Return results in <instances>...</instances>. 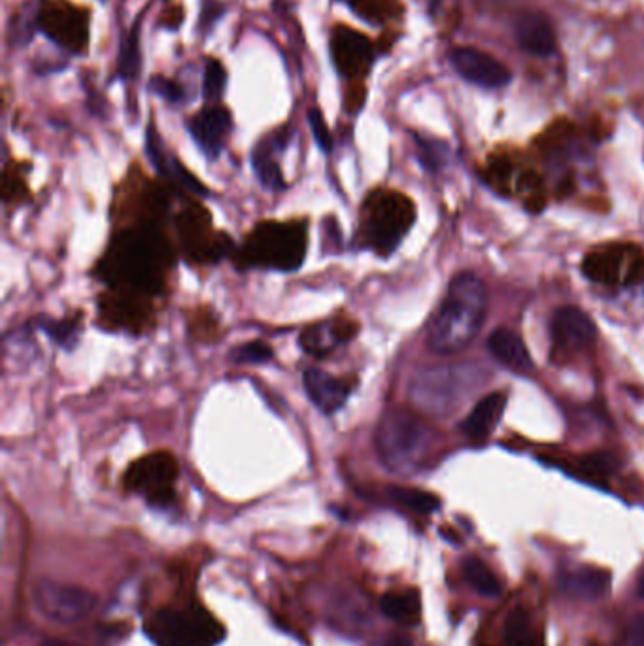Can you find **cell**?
Wrapping results in <instances>:
<instances>
[{
	"label": "cell",
	"instance_id": "cell-5",
	"mask_svg": "<svg viewBox=\"0 0 644 646\" xmlns=\"http://www.w3.org/2000/svg\"><path fill=\"white\" fill-rule=\"evenodd\" d=\"M416 221V206L401 191L378 187L361 204L357 237L363 248L388 257L407 237Z\"/></svg>",
	"mask_w": 644,
	"mask_h": 646
},
{
	"label": "cell",
	"instance_id": "cell-26",
	"mask_svg": "<svg viewBox=\"0 0 644 646\" xmlns=\"http://www.w3.org/2000/svg\"><path fill=\"white\" fill-rule=\"evenodd\" d=\"M463 575H465V580L471 584V588L480 595L497 597L503 592L499 578L495 577L492 569L478 558H467L463 561Z\"/></svg>",
	"mask_w": 644,
	"mask_h": 646
},
{
	"label": "cell",
	"instance_id": "cell-31",
	"mask_svg": "<svg viewBox=\"0 0 644 646\" xmlns=\"http://www.w3.org/2000/svg\"><path fill=\"white\" fill-rule=\"evenodd\" d=\"M82 312L74 318H68V320H61V322H48L44 323V331H48L51 339L55 340L57 344L65 346V348H70V344L76 340L78 333H80V327H82Z\"/></svg>",
	"mask_w": 644,
	"mask_h": 646
},
{
	"label": "cell",
	"instance_id": "cell-14",
	"mask_svg": "<svg viewBox=\"0 0 644 646\" xmlns=\"http://www.w3.org/2000/svg\"><path fill=\"white\" fill-rule=\"evenodd\" d=\"M357 333L359 323L346 314H339L335 318L306 325L301 333V346L310 356L327 357L340 346L352 342Z\"/></svg>",
	"mask_w": 644,
	"mask_h": 646
},
{
	"label": "cell",
	"instance_id": "cell-15",
	"mask_svg": "<svg viewBox=\"0 0 644 646\" xmlns=\"http://www.w3.org/2000/svg\"><path fill=\"white\" fill-rule=\"evenodd\" d=\"M552 340L556 350L578 352L592 346L597 337L594 320L577 306H563L556 310L552 323Z\"/></svg>",
	"mask_w": 644,
	"mask_h": 646
},
{
	"label": "cell",
	"instance_id": "cell-28",
	"mask_svg": "<svg viewBox=\"0 0 644 646\" xmlns=\"http://www.w3.org/2000/svg\"><path fill=\"white\" fill-rule=\"evenodd\" d=\"M391 499L405 507V509L418 512V514H431L441 507V501L437 495L424 492V490H414V488H391Z\"/></svg>",
	"mask_w": 644,
	"mask_h": 646
},
{
	"label": "cell",
	"instance_id": "cell-2",
	"mask_svg": "<svg viewBox=\"0 0 644 646\" xmlns=\"http://www.w3.org/2000/svg\"><path fill=\"white\" fill-rule=\"evenodd\" d=\"M488 310V289L473 272H461L446 289L427 331L435 354L461 352L480 331Z\"/></svg>",
	"mask_w": 644,
	"mask_h": 646
},
{
	"label": "cell",
	"instance_id": "cell-24",
	"mask_svg": "<svg viewBox=\"0 0 644 646\" xmlns=\"http://www.w3.org/2000/svg\"><path fill=\"white\" fill-rule=\"evenodd\" d=\"M380 609L390 618L405 626H414L420 620L422 605L420 595L414 590L408 592H390L380 599Z\"/></svg>",
	"mask_w": 644,
	"mask_h": 646
},
{
	"label": "cell",
	"instance_id": "cell-17",
	"mask_svg": "<svg viewBox=\"0 0 644 646\" xmlns=\"http://www.w3.org/2000/svg\"><path fill=\"white\" fill-rule=\"evenodd\" d=\"M331 51L335 67L342 76H365L373 65V46L369 38L350 27H339L335 31Z\"/></svg>",
	"mask_w": 644,
	"mask_h": 646
},
{
	"label": "cell",
	"instance_id": "cell-25",
	"mask_svg": "<svg viewBox=\"0 0 644 646\" xmlns=\"http://www.w3.org/2000/svg\"><path fill=\"white\" fill-rule=\"evenodd\" d=\"M505 643L507 646H543V641L533 631L529 612L524 607L512 609L507 616Z\"/></svg>",
	"mask_w": 644,
	"mask_h": 646
},
{
	"label": "cell",
	"instance_id": "cell-18",
	"mask_svg": "<svg viewBox=\"0 0 644 646\" xmlns=\"http://www.w3.org/2000/svg\"><path fill=\"white\" fill-rule=\"evenodd\" d=\"M187 129L210 159L220 155L225 136L231 131V114L223 106H208L187 121Z\"/></svg>",
	"mask_w": 644,
	"mask_h": 646
},
{
	"label": "cell",
	"instance_id": "cell-1",
	"mask_svg": "<svg viewBox=\"0 0 644 646\" xmlns=\"http://www.w3.org/2000/svg\"><path fill=\"white\" fill-rule=\"evenodd\" d=\"M174 263L169 238L157 221H135L118 231L102 255L97 272L110 289L159 295Z\"/></svg>",
	"mask_w": 644,
	"mask_h": 646
},
{
	"label": "cell",
	"instance_id": "cell-41",
	"mask_svg": "<svg viewBox=\"0 0 644 646\" xmlns=\"http://www.w3.org/2000/svg\"><path fill=\"white\" fill-rule=\"evenodd\" d=\"M40 646H80V645H72V643H67V641H59V639H50V641H46V643H42Z\"/></svg>",
	"mask_w": 644,
	"mask_h": 646
},
{
	"label": "cell",
	"instance_id": "cell-38",
	"mask_svg": "<svg viewBox=\"0 0 644 646\" xmlns=\"http://www.w3.org/2000/svg\"><path fill=\"white\" fill-rule=\"evenodd\" d=\"M629 646H644V614H639L631 620L628 629Z\"/></svg>",
	"mask_w": 644,
	"mask_h": 646
},
{
	"label": "cell",
	"instance_id": "cell-29",
	"mask_svg": "<svg viewBox=\"0 0 644 646\" xmlns=\"http://www.w3.org/2000/svg\"><path fill=\"white\" fill-rule=\"evenodd\" d=\"M140 72V27L135 23L133 31L123 40L119 51V76L133 80Z\"/></svg>",
	"mask_w": 644,
	"mask_h": 646
},
{
	"label": "cell",
	"instance_id": "cell-27",
	"mask_svg": "<svg viewBox=\"0 0 644 646\" xmlns=\"http://www.w3.org/2000/svg\"><path fill=\"white\" fill-rule=\"evenodd\" d=\"M40 6L38 2H27L19 12H17L12 25H10V38L14 46H25L34 36L36 27L40 25Z\"/></svg>",
	"mask_w": 644,
	"mask_h": 646
},
{
	"label": "cell",
	"instance_id": "cell-21",
	"mask_svg": "<svg viewBox=\"0 0 644 646\" xmlns=\"http://www.w3.org/2000/svg\"><path fill=\"white\" fill-rule=\"evenodd\" d=\"M288 140L289 136L286 133H274L269 140H263L252 155L255 174L259 178V182L271 191L286 189V180H284L280 165L276 161V152H282L286 148Z\"/></svg>",
	"mask_w": 644,
	"mask_h": 646
},
{
	"label": "cell",
	"instance_id": "cell-42",
	"mask_svg": "<svg viewBox=\"0 0 644 646\" xmlns=\"http://www.w3.org/2000/svg\"><path fill=\"white\" fill-rule=\"evenodd\" d=\"M637 594H639V597H643L644 599V575L643 577L639 578V584H637Z\"/></svg>",
	"mask_w": 644,
	"mask_h": 646
},
{
	"label": "cell",
	"instance_id": "cell-10",
	"mask_svg": "<svg viewBox=\"0 0 644 646\" xmlns=\"http://www.w3.org/2000/svg\"><path fill=\"white\" fill-rule=\"evenodd\" d=\"M582 272L603 286H635L644 282V252L633 244H611L586 255Z\"/></svg>",
	"mask_w": 644,
	"mask_h": 646
},
{
	"label": "cell",
	"instance_id": "cell-11",
	"mask_svg": "<svg viewBox=\"0 0 644 646\" xmlns=\"http://www.w3.org/2000/svg\"><path fill=\"white\" fill-rule=\"evenodd\" d=\"M34 605L51 622L76 624L95 609L97 597L80 586H68L51 580L36 584Z\"/></svg>",
	"mask_w": 644,
	"mask_h": 646
},
{
	"label": "cell",
	"instance_id": "cell-3",
	"mask_svg": "<svg viewBox=\"0 0 644 646\" xmlns=\"http://www.w3.org/2000/svg\"><path fill=\"white\" fill-rule=\"evenodd\" d=\"M308 221H259L244 238L237 261L242 269L297 271L305 263Z\"/></svg>",
	"mask_w": 644,
	"mask_h": 646
},
{
	"label": "cell",
	"instance_id": "cell-13",
	"mask_svg": "<svg viewBox=\"0 0 644 646\" xmlns=\"http://www.w3.org/2000/svg\"><path fill=\"white\" fill-rule=\"evenodd\" d=\"M450 63L459 76L471 84L497 89L510 82L509 68L492 55L475 48H456L450 53Z\"/></svg>",
	"mask_w": 644,
	"mask_h": 646
},
{
	"label": "cell",
	"instance_id": "cell-8",
	"mask_svg": "<svg viewBox=\"0 0 644 646\" xmlns=\"http://www.w3.org/2000/svg\"><path fill=\"white\" fill-rule=\"evenodd\" d=\"M146 629L157 646H214L223 639L220 624L197 612L163 609L153 614Z\"/></svg>",
	"mask_w": 644,
	"mask_h": 646
},
{
	"label": "cell",
	"instance_id": "cell-40",
	"mask_svg": "<svg viewBox=\"0 0 644 646\" xmlns=\"http://www.w3.org/2000/svg\"><path fill=\"white\" fill-rule=\"evenodd\" d=\"M374 646H412V643H410V639L403 637V635H391V637L382 639L380 643H376Z\"/></svg>",
	"mask_w": 644,
	"mask_h": 646
},
{
	"label": "cell",
	"instance_id": "cell-33",
	"mask_svg": "<svg viewBox=\"0 0 644 646\" xmlns=\"http://www.w3.org/2000/svg\"><path fill=\"white\" fill-rule=\"evenodd\" d=\"M272 356H274V352H272L271 346L261 340L246 342L233 350V359L237 363H248V365L267 363V361H271Z\"/></svg>",
	"mask_w": 644,
	"mask_h": 646
},
{
	"label": "cell",
	"instance_id": "cell-16",
	"mask_svg": "<svg viewBox=\"0 0 644 646\" xmlns=\"http://www.w3.org/2000/svg\"><path fill=\"white\" fill-rule=\"evenodd\" d=\"M357 376H335L322 369H308L305 373V390L314 407L323 414H335L346 405L350 395L356 391Z\"/></svg>",
	"mask_w": 644,
	"mask_h": 646
},
{
	"label": "cell",
	"instance_id": "cell-12",
	"mask_svg": "<svg viewBox=\"0 0 644 646\" xmlns=\"http://www.w3.org/2000/svg\"><path fill=\"white\" fill-rule=\"evenodd\" d=\"M101 316L108 325L142 333L153 322L152 297L110 289L101 297Z\"/></svg>",
	"mask_w": 644,
	"mask_h": 646
},
{
	"label": "cell",
	"instance_id": "cell-19",
	"mask_svg": "<svg viewBox=\"0 0 644 646\" xmlns=\"http://www.w3.org/2000/svg\"><path fill=\"white\" fill-rule=\"evenodd\" d=\"M505 407H507V397L501 391L482 397L471 410V414L465 418V422L461 424V431L471 441H486L492 435L493 429L501 422Z\"/></svg>",
	"mask_w": 644,
	"mask_h": 646
},
{
	"label": "cell",
	"instance_id": "cell-39",
	"mask_svg": "<svg viewBox=\"0 0 644 646\" xmlns=\"http://www.w3.org/2000/svg\"><path fill=\"white\" fill-rule=\"evenodd\" d=\"M208 4H210V10H208V6H206V4L203 6V17H201V25H203V27H206V25H212V23L221 16V12H223V6H221L220 2H216V0H208Z\"/></svg>",
	"mask_w": 644,
	"mask_h": 646
},
{
	"label": "cell",
	"instance_id": "cell-7",
	"mask_svg": "<svg viewBox=\"0 0 644 646\" xmlns=\"http://www.w3.org/2000/svg\"><path fill=\"white\" fill-rule=\"evenodd\" d=\"M180 475V465L174 454L159 450L136 459L123 476V486L129 492L142 495L153 507H169L174 501V488Z\"/></svg>",
	"mask_w": 644,
	"mask_h": 646
},
{
	"label": "cell",
	"instance_id": "cell-30",
	"mask_svg": "<svg viewBox=\"0 0 644 646\" xmlns=\"http://www.w3.org/2000/svg\"><path fill=\"white\" fill-rule=\"evenodd\" d=\"M580 469L595 480L607 478L618 469V459L611 452H594L580 458Z\"/></svg>",
	"mask_w": 644,
	"mask_h": 646
},
{
	"label": "cell",
	"instance_id": "cell-4",
	"mask_svg": "<svg viewBox=\"0 0 644 646\" xmlns=\"http://www.w3.org/2000/svg\"><path fill=\"white\" fill-rule=\"evenodd\" d=\"M484 382V369L473 361L425 369L410 384V401L425 416L446 418L467 403Z\"/></svg>",
	"mask_w": 644,
	"mask_h": 646
},
{
	"label": "cell",
	"instance_id": "cell-34",
	"mask_svg": "<svg viewBox=\"0 0 644 646\" xmlns=\"http://www.w3.org/2000/svg\"><path fill=\"white\" fill-rule=\"evenodd\" d=\"M189 327L195 329L197 337L212 340L216 337V329L220 327L218 320L214 318V312L210 310H195L193 318H189Z\"/></svg>",
	"mask_w": 644,
	"mask_h": 646
},
{
	"label": "cell",
	"instance_id": "cell-20",
	"mask_svg": "<svg viewBox=\"0 0 644 646\" xmlns=\"http://www.w3.org/2000/svg\"><path fill=\"white\" fill-rule=\"evenodd\" d=\"M488 348L501 365L509 367L514 373H529L533 369V359L529 356L526 342L512 329H495L488 339Z\"/></svg>",
	"mask_w": 644,
	"mask_h": 646
},
{
	"label": "cell",
	"instance_id": "cell-9",
	"mask_svg": "<svg viewBox=\"0 0 644 646\" xmlns=\"http://www.w3.org/2000/svg\"><path fill=\"white\" fill-rule=\"evenodd\" d=\"M182 250L193 263H216L231 248V238L214 229V221L203 204L189 203L176 218Z\"/></svg>",
	"mask_w": 644,
	"mask_h": 646
},
{
	"label": "cell",
	"instance_id": "cell-37",
	"mask_svg": "<svg viewBox=\"0 0 644 646\" xmlns=\"http://www.w3.org/2000/svg\"><path fill=\"white\" fill-rule=\"evenodd\" d=\"M150 89L155 95H159L161 99L169 102H180L184 99V91L178 84H174L169 78L165 76H153L150 80Z\"/></svg>",
	"mask_w": 644,
	"mask_h": 646
},
{
	"label": "cell",
	"instance_id": "cell-6",
	"mask_svg": "<svg viewBox=\"0 0 644 646\" xmlns=\"http://www.w3.org/2000/svg\"><path fill=\"white\" fill-rule=\"evenodd\" d=\"M435 444V433L420 414L395 408L376 427V452L391 473L408 475L422 467Z\"/></svg>",
	"mask_w": 644,
	"mask_h": 646
},
{
	"label": "cell",
	"instance_id": "cell-32",
	"mask_svg": "<svg viewBox=\"0 0 644 646\" xmlns=\"http://www.w3.org/2000/svg\"><path fill=\"white\" fill-rule=\"evenodd\" d=\"M225 82H227L225 68L220 61L210 59L206 63V70H204V97H206V101H218L225 89Z\"/></svg>",
	"mask_w": 644,
	"mask_h": 646
},
{
	"label": "cell",
	"instance_id": "cell-36",
	"mask_svg": "<svg viewBox=\"0 0 644 646\" xmlns=\"http://www.w3.org/2000/svg\"><path fill=\"white\" fill-rule=\"evenodd\" d=\"M4 201L6 203H14V201H21L27 199V182L19 178L17 170H6L4 176Z\"/></svg>",
	"mask_w": 644,
	"mask_h": 646
},
{
	"label": "cell",
	"instance_id": "cell-35",
	"mask_svg": "<svg viewBox=\"0 0 644 646\" xmlns=\"http://www.w3.org/2000/svg\"><path fill=\"white\" fill-rule=\"evenodd\" d=\"M308 123H310V129H312V135H314L316 144L322 148L323 152H331L333 138H331L329 127H327V123L323 119V114L318 108H312L308 112Z\"/></svg>",
	"mask_w": 644,
	"mask_h": 646
},
{
	"label": "cell",
	"instance_id": "cell-23",
	"mask_svg": "<svg viewBox=\"0 0 644 646\" xmlns=\"http://www.w3.org/2000/svg\"><path fill=\"white\" fill-rule=\"evenodd\" d=\"M561 590L565 594L582 599H595L605 594L611 586V577L592 567H580L563 573L560 578Z\"/></svg>",
	"mask_w": 644,
	"mask_h": 646
},
{
	"label": "cell",
	"instance_id": "cell-22",
	"mask_svg": "<svg viewBox=\"0 0 644 646\" xmlns=\"http://www.w3.org/2000/svg\"><path fill=\"white\" fill-rule=\"evenodd\" d=\"M516 40L522 50L537 57H546L556 50L554 29L541 14H527L516 23Z\"/></svg>",
	"mask_w": 644,
	"mask_h": 646
}]
</instances>
